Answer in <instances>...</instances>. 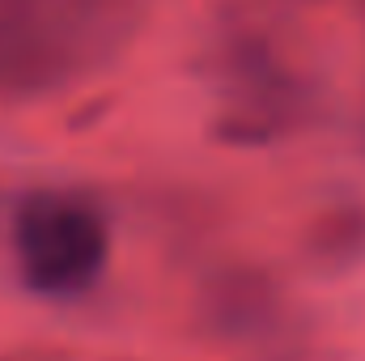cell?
I'll return each instance as SVG.
<instances>
[{
	"mask_svg": "<svg viewBox=\"0 0 365 361\" xmlns=\"http://www.w3.org/2000/svg\"><path fill=\"white\" fill-rule=\"evenodd\" d=\"M149 0H0V98L77 86L140 30Z\"/></svg>",
	"mask_w": 365,
	"mask_h": 361,
	"instance_id": "6da1fadb",
	"label": "cell"
},
{
	"mask_svg": "<svg viewBox=\"0 0 365 361\" xmlns=\"http://www.w3.org/2000/svg\"><path fill=\"white\" fill-rule=\"evenodd\" d=\"M106 217L77 191H30L13 208V260L34 293L68 298L90 289L106 268Z\"/></svg>",
	"mask_w": 365,
	"mask_h": 361,
	"instance_id": "7a4b0ae2",
	"label": "cell"
},
{
	"mask_svg": "<svg viewBox=\"0 0 365 361\" xmlns=\"http://www.w3.org/2000/svg\"><path fill=\"white\" fill-rule=\"evenodd\" d=\"M4 361H68V357H60V353H13Z\"/></svg>",
	"mask_w": 365,
	"mask_h": 361,
	"instance_id": "3957f363",
	"label": "cell"
}]
</instances>
